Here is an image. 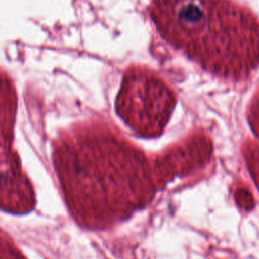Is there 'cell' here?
<instances>
[{"mask_svg":"<svg viewBox=\"0 0 259 259\" xmlns=\"http://www.w3.org/2000/svg\"><path fill=\"white\" fill-rule=\"evenodd\" d=\"M66 200L88 227H104L146 204L154 193L147 161L109 134L80 133L55 155Z\"/></svg>","mask_w":259,"mask_h":259,"instance_id":"6da1fadb","label":"cell"},{"mask_svg":"<svg viewBox=\"0 0 259 259\" xmlns=\"http://www.w3.org/2000/svg\"><path fill=\"white\" fill-rule=\"evenodd\" d=\"M160 34L204 70L241 80L259 66V20L231 0H153Z\"/></svg>","mask_w":259,"mask_h":259,"instance_id":"7a4b0ae2","label":"cell"},{"mask_svg":"<svg viewBox=\"0 0 259 259\" xmlns=\"http://www.w3.org/2000/svg\"><path fill=\"white\" fill-rule=\"evenodd\" d=\"M171 88L153 71L131 67L116 97V111L128 126L142 136L159 135L175 106Z\"/></svg>","mask_w":259,"mask_h":259,"instance_id":"3957f363","label":"cell"},{"mask_svg":"<svg viewBox=\"0 0 259 259\" xmlns=\"http://www.w3.org/2000/svg\"><path fill=\"white\" fill-rule=\"evenodd\" d=\"M244 155L248 164V169L259 188V144L252 141L246 143Z\"/></svg>","mask_w":259,"mask_h":259,"instance_id":"277c9868","label":"cell"},{"mask_svg":"<svg viewBox=\"0 0 259 259\" xmlns=\"http://www.w3.org/2000/svg\"><path fill=\"white\" fill-rule=\"evenodd\" d=\"M248 119L252 130L255 132V134L259 138V88L255 92L253 99L250 103L249 111H248Z\"/></svg>","mask_w":259,"mask_h":259,"instance_id":"5b68a950","label":"cell"},{"mask_svg":"<svg viewBox=\"0 0 259 259\" xmlns=\"http://www.w3.org/2000/svg\"><path fill=\"white\" fill-rule=\"evenodd\" d=\"M235 197H236L237 203L245 209H251L254 205L253 196H252L251 192L245 187H239L236 190Z\"/></svg>","mask_w":259,"mask_h":259,"instance_id":"8992f818","label":"cell"}]
</instances>
